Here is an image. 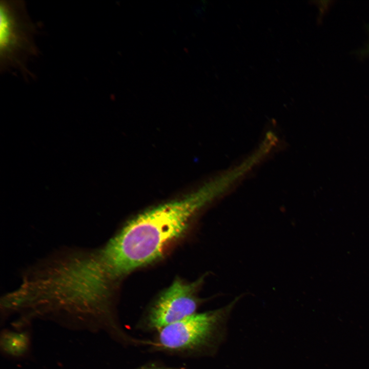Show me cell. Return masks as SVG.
<instances>
[{"label": "cell", "mask_w": 369, "mask_h": 369, "mask_svg": "<svg viewBox=\"0 0 369 369\" xmlns=\"http://www.w3.org/2000/svg\"><path fill=\"white\" fill-rule=\"evenodd\" d=\"M1 348L6 355L19 358L25 356L30 346L29 333L26 331L4 330L1 336Z\"/></svg>", "instance_id": "8992f818"}, {"label": "cell", "mask_w": 369, "mask_h": 369, "mask_svg": "<svg viewBox=\"0 0 369 369\" xmlns=\"http://www.w3.org/2000/svg\"><path fill=\"white\" fill-rule=\"evenodd\" d=\"M200 281H175L158 298L148 318L150 328L159 331L195 313L199 304L196 296Z\"/></svg>", "instance_id": "5b68a950"}, {"label": "cell", "mask_w": 369, "mask_h": 369, "mask_svg": "<svg viewBox=\"0 0 369 369\" xmlns=\"http://www.w3.org/2000/svg\"><path fill=\"white\" fill-rule=\"evenodd\" d=\"M210 191L201 188L147 211L128 223L99 250L112 277L124 275L160 257L210 199Z\"/></svg>", "instance_id": "7a4b0ae2"}, {"label": "cell", "mask_w": 369, "mask_h": 369, "mask_svg": "<svg viewBox=\"0 0 369 369\" xmlns=\"http://www.w3.org/2000/svg\"><path fill=\"white\" fill-rule=\"evenodd\" d=\"M56 258L26 281L33 314L67 319L77 327L104 328L112 278L98 252H73Z\"/></svg>", "instance_id": "6da1fadb"}, {"label": "cell", "mask_w": 369, "mask_h": 369, "mask_svg": "<svg viewBox=\"0 0 369 369\" xmlns=\"http://www.w3.org/2000/svg\"><path fill=\"white\" fill-rule=\"evenodd\" d=\"M147 369H153V368H147Z\"/></svg>", "instance_id": "ba28073f"}, {"label": "cell", "mask_w": 369, "mask_h": 369, "mask_svg": "<svg viewBox=\"0 0 369 369\" xmlns=\"http://www.w3.org/2000/svg\"><path fill=\"white\" fill-rule=\"evenodd\" d=\"M153 369H166V368H153Z\"/></svg>", "instance_id": "52a82bcc"}, {"label": "cell", "mask_w": 369, "mask_h": 369, "mask_svg": "<svg viewBox=\"0 0 369 369\" xmlns=\"http://www.w3.org/2000/svg\"><path fill=\"white\" fill-rule=\"evenodd\" d=\"M36 30L23 1L0 2V71L18 69L28 75L27 61L37 55Z\"/></svg>", "instance_id": "277c9868"}, {"label": "cell", "mask_w": 369, "mask_h": 369, "mask_svg": "<svg viewBox=\"0 0 369 369\" xmlns=\"http://www.w3.org/2000/svg\"><path fill=\"white\" fill-rule=\"evenodd\" d=\"M233 302L218 310L195 313L159 331V345L175 352L197 351L217 346L223 340Z\"/></svg>", "instance_id": "3957f363"}]
</instances>
